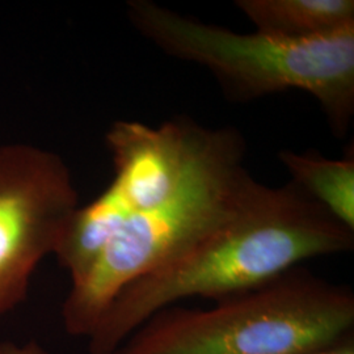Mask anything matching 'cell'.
<instances>
[{"label":"cell","mask_w":354,"mask_h":354,"mask_svg":"<svg viewBox=\"0 0 354 354\" xmlns=\"http://www.w3.org/2000/svg\"><path fill=\"white\" fill-rule=\"evenodd\" d=\"M353 247V230L298 185L256 181L225 222L114 297L87 337L88 354L113 353L149 317L181 301L219 302Z\"/></svg>","instance_id":"1"},{"label":"cell","mask_w":354,"mask_h":354,"mask_svg":"<svg viewBox=\"0 0 354 354\" xmlns=\"http://www.w3.org/2000/svg\"><path fill=\"white\" fill-rule=\"evenodd\" d=\"M353 336V291L298 266L210 308L167 307L112 354H314Z\"/></svg>","instance_id":"2"},{"label":"cell","mask_w":354,"mask_h":354,"mask_svg":"<svg viewBox=\"0 0 354 354\" xmlns=\"http://www.w3.org/2000/svg\"><path fill=\"white\" fill-rule=\"evenodd\" d=\"M127 16L165 54L207 68L232 102L299 89L317 99L337 137L354 114V28L329 37L291 41L236 33L183 16L151 0H131Z\"/></svg>","instance_id":"3"},{"label":"cell","mask_w":354,"mask_h":354,"mask_svg":"<svg viewBox=\"0 0 354 354\" xmlns=\"http://www.w3.org/2000/svg\"><path fill=\"white\" fill-rule=\"evenodd\" d=\"M243 160L234 158L176 198L130 215L86 276L71 283L61 311L66 332L87 339L120 291L234 214L256 184Z\"/></svg>","instance_id":"4"},{"label":"cell","mask_w":354,"mask_h":354,"mask_svg":"<svg viewBox=\"0 0 354 354\" xmlns=\"http://www.w3.org/2000/svg\"><path fill=\"white\" fill-rule=\"evenodd\" d=\"M79 206L58 153L23 142L0 146V319L26 301L36 268L55 253Z\"/></svg>","instance_id":"5"},{"label":"cell","mask_w":354,"mask_h":354,"mask_svg":"<svg viewBox=\"0 0 354 354\" xmlns=\"http://www.w3.org/2000/svg\"><path fill=\"white\" fill-rule=\"evenodd\" d=\"M257 32L291 41L329 37L354 28L353 0H238Z\"/></svg>","instance_id":"6"},{"label":"cell","mask_w":354,"mask_h":354,"mask_svg":"<svg viewBox=\"0 0 354 354\" xmlns=\"http://www.w3.org/2000/svg\"><path fill=\"white\" fill-rule=\"evenodd\" d=\"M130 215L127 205L111 185L95 201L76 209L54 253L59 266L68 273L71 283L86 276Z\"/></svg>","instance_id":"7"},{"label":"cell","mask_w":354,"mask_h":354,"mask_svg":"<svg viewBox=\"0 0 354 354\" xmlns=\"http://www.w3.org/2000/svg\"><path fill=\"white\" fill-rule=\"evenodd\" d=\"M281 163L291 175V183L323 206L345 227L354 231V155L327 159L319 152L279 153Z\"/></svg>","instance_id":"8"},{"label":"cell","mask_w":354,"mask_h":354,"mask_svg":"<svg viewBox=\"0 0 354 354\" xmlns=\"http://www.w3.org/2000/svg\"><path fill=\"white\" fill-rule=\"evenodd\" d=\"M0 354H49L36 340L26 342H1Z\"/></svg>","instance_id":"9"},{"label":"cell","mask_w":354,"mask_h":354,"mask_svg":"<svg viewBox=\"0 0 354 354\" xmlns=\"http://www.w3.org/2000/svg\"><path fill=\"white\" fill-rule=\"evenodd\" d=\"M314 354H354V336L329 348V349Z\"/></svg>","instance_id":"10"}]
</instances>
